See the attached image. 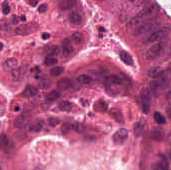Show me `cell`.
<instances>
[{"mask_svg":"<svg viewBox=\"0 0 171 170\" xmlns=\"http://www.w3.org/2000/svg\"><path fill=\"white\" fill-rule=\"evenodd\" d=\"M2 11L5 15H8L10 13L11 8L9 5L8 2L7 1H5L2 4Z\"/></svg>","mask_w":171,"mask_h":170,"instance_id":"74e56055","label":"cell"},{"mask_svg":"<svg viewBox=\"0 0 171 170\" xmlns=\"http://www.w3.org/2000/svg\"><path fill=\"white\" fill-rule=\"evenodd\" d=\"M50 34L48 33H42V38L44 40H47L49 39L50 38Z\"/></svg>","mask_w":171,"mask_h":170,"instance_id":"b9f144b4","label":"cell"},{"mask_svg":"<svg viewBox=\"0 0 171 170\" xmlns=\"http://www.w3.org/2000/svg\"><path fill=\"white\" fill-rule=\"evenodd\" d=\"M104 81L108 86H112L119 85L121 83V80L117 75H111L105 77Z\"/></svg>","mask_w":171,"mask_h":170,"instance_id":"e0dca14e","label":"cell"},{"mask_svg":"<svg viewBox=\"0 0 171 170\" xmlns=\"http://www.w3.org/2000/svg\"><path fill=\"white\" fill-rule=\"evenodd\" d=\"M27 66H21L16 68L12 71V76L15 81H21L23 80L27 74Z\"/></svg>","mask_w":171,"mask_h":170,"instance_id":"ba28073f","label":"cell"},{"mask_svg":"<svg viewBox=\"0 0 171 170\" xmlns=\"http://www.w3.org/2000/svg\"><path fill=\"white\" fill-rule=\"evenodd\" d=\"M58 107L61 110L64 112H69L73 107V105L70 101H62L58 104Z\"/></svg>","mask_w":171,"mask_h":170,"instance_id":"d4e9b609","label":"cell"},{"mask_svg":"<svg viewBox=\"0 0 171 170\" xmlns=\"http://www.w3.org/2000/svg\"><path fill=\"white\" fill-rule=\"evenodd\" d=\"M50 84L51 81L50 79H49L48 78H42L39 83V86L43 89H46L48 88L50 86Z\"/></svg>","mask_w":171,"mask_h":170,"instance_id":"e575fe53","label":"cell"},{"mask_svg":"<svg viewBox=\"0 0 171 170\" xmlns=\"http://www.w3.org/2000/svg\"><path fill=\"white\" fill-rule=\"evenodd\" d=\"M76 4V0H63L59 3L58 6L62 10H69L75 7Z\"/></svg>","mask_w":171,"mask_h":170,"instance_id":"ac0fdd59","label":"cell"},{"mask_svg":"<svg viewBox=\"0 0 171 170\" xmlns=\"http://www.w3.org/2000/svg\"><path fill=\"white\" fill-rule=\"evenodd\" d=\"M62 48L63 55L65 58L70 55L74 51V48L73 44L71 40L68 38L64 39L62 43Z\"/></svg>","mask_w":171,"mask_h":170,"instance_id":"9c48e42d","label":"cell"},{"mask_svg":"<svg viewBox=\"0 0 171 170\" xmlns=\"http://www.w3.org/2000/svg\"><path fill=\"white\" fill-rule=\"evenodd\" d=\"M10 142L8 137L6 134H1L0 135V151L7 152L10 147Z\"/></svg>","mask_w":171,"mask_h":170,"instance_id":"9a60e30c","label":"cell"},{"mask_svg":"<svg viewBox=\"0 0 171 170\" xmlns=\"http://www.w3.org/2000/svg\"><path fill=\"white\" fill-rule=\"evenodd\" d=\"M164 132L161 129H156L155 130L152 134V138L156 140L160 141L164 137Z\"/></svg>","mask_w":171,"mask_h":170,"instance_id":"4dcf8cb0","label":"cell"},{"mask_svg":"<svg viewBox=\"0 0 171 170\" xmlns=\"http://www.w3.org/2000/svg\"><path fill=\"white\" fill-rule=\"evenodd\" d=\"M159 25L156 23H146L140 26L134 31V35L136 36H140L143 35H148L159 30Z\"/></svg>","mask_w":171,"mask_h":170,"instance_id":"7a4b0ae2","label":"cell"},{"mask_svg":"<svg viewBox=\"0 0 171 170\" xmlns=\"http://www.w3.org/2000/svg\"><path fill=\"white\" fill-rule=\"evenodd\" d=\"M78 80L81 84H89L91 82L92 78L88 75L82 74L79 76Z\"/></svg>","mask_w":171,"mask_h":170,"instance_id":"f546056e","label":"cell"},{"mask_svg":"<svg viewBox=\"0 0 171 170\" xmlns=\"http://www.w3.org/2000/svg\"><path fill=\"white\" fill-rule=\"evenodd\" d=\"M130 1H131V2H134V1H135V0H130Z\"/></svg>","mask_w":171,"mask_h":170,"instance_id":"7dc6e473","label":"cell"},{"mask_svg":"<svg viewBox=\"0 0 171 170\" xmlns=\"http://www.w3.org/2000/svg\"><path fill=\"white\" fill-rule=\"evenodd\" d=\"M120 58L122 61L127 65H132L134 63L133 58L126 51H122L120 52Z\"/></svg>","mask_w":171,"mask_h":170,"instance_id":"ffe728a7","label":"cell"},{"mask_svg":"<svg viewBox=\"0 0 171 170\" xmlns=\"http://www.w3.org/2000/svg\"><path fill=\"white\" fill-rule=\"evenodd\" d=\"M154 169L158 170H168L169 168V164L166 157L163 154H160L158 157V163L155 164Z\"/></svg>","mask_w":171,"mask_h":170,"instance_id":"8fae6325","label":"cell"},{"mask_svg":"<svg viewBox=\"0 0 171 170\" xmlns=\"http://www.w3.org/2000/svg\"><path fill=\"white\" fill-rule=\"evenodd\" d=\"M18 65V61L14 58H9L6 60L4 65V68L7 72H12Z\"/></svg>","mask_w":171,"mask_h":170,"instance_id":"4fadbf2b","label":"cell"},{"mask_svg":"<svg viewBox=\"0 0 171 170\" xmlns=\"http://www.w3.org/2000/svg\"><path fill=\"white\" fill-rule=\"evenodd\" d=\"M142 110L145 114H148L151 110V94L148 88L143 90L141 93Z\"/></svg>","mask_w":171,"mask_h":170,"instance_id":"3957f363","label":"cell"},{"mask_svg":"<svg viewBox=\"0 0 171 170\" xmlns=\"http://www.w3.org/2000/svg\"><path fill=\"white\" fill-rule=\"evenodd\" d=\"M100 1H104V0H100Z\"/></svg>","mask_w":171,"mask_h":170,"instance_id":"c3c4849f","label":"cell"},{"mask_svg":"<svg viewBox=\"0 0 171 170\" xmlns=\"http://www.w3.org/2000/svg\"><path fill=\"white\" fill-rule=\"evenodd\" d=\"M159 7L156 4L151 5L146 8L144 9L138 14L135 19L134 23H139L140 20L143 18H152L159 12Z\"/></svg>","mask_w":171,"mask_h":170,"instance_id":"6da1fadb","label":"cell"},{"mask_svg":"<svg viewBox=\"0 0 171 170\" xmlns=\"http://www.w3.org/2000/svg\"><path fill=\"white\" fill-rule=\"evenodd\" d=\"M71 38L75 43L79 44L81 43L83 41L84 38L82 33L80 32H76L72 35Z\"/></svg>","mask_w":171,"mask_h":170,"instance_id":"f1b7e54d","label":"cell"},{"mask_svg":"<svg viewBox=\"0 0 171 170\" xmlns=\"http://www.w3.org/2000/svg\"><path fill=\"white\" fill-rule=\"evenodd\" d=\"M60 93L57 90H53L49 93L46 96V100L48 102H52L56 100L59 97Z\"/></svg>","mask_w":171,"mask_h":170,"instance_id":"484cf974","label":"cell"},{"mask_svg":"<svg viewBox=\"0 0 171 170\" xmlns=\"http://www.w3.org/2000/svg\"><path fill=\"white\" fill-rule=\"evenodd\" d=\"M72 128L76 132L79 133H83L86 131V127L84 125L79 123H76L72 125Z\"/></svg>","mask_w":171,"mask_h":170,"instance_id":"1f68e13d","label":"cell"},{"mask_svg":"<svg viewBox=\"0 0 171 170\" xmlns=\"http://www.w3.org/2000/svg\"><path fill=\"white\" fill-rule=\"evenodd\" d=\"M38 92V90L37 87L31 85H28L26 87L23 93V96L25 98L33 97L36 96Z\"/></svg>","mask_w":171,"mask_h":170,"instance_id":"2e32d148","label":"cell"},{"mask_svg":"<svg viewBox=\"0 0 171 170\" xmlns=\"http://www.w3.org/2000/svg\"><path fill=\"white\" fill-rule=\"evenodd\" d=\"M163 73L164 70L162 68L159 66H156L150 69L148 72V75L150 78H156L162 75Z\"/></svg>","mask_w":171,"mask_h":170,"instance_id":"44dd1931","label":"cell"},{"mask_svg":"<svg viewBox=\"0 0 171 170\" xmlns=\"http://www.w3.org/2000/svg\"><path fill=\"white\" fill-rule=\"evenodd\" d=\"M27 3L32 7H36L39 3V0H26Z\"/></svg>","mask_w":171,"mask_h":170,"instance_id":"ab89813d","label":"cell"},{"mask_svg":"<svg viewBox=\"0 0 171 170\" xmlns=\"http://www.w3.org/2000/svg\"><path fill=\"white\" fill-rule=\"evenodd\" d=\"M159 87V84L156 81H152L150 83V88L151 91L154 95L158 94V89Z\"/></svg>","mask_w":171,"mask_h":170,"instance_id":"d590c367","label":"cell"},{"mask_svg":"<svg viewBox=\"0 0 171 170\" xmlns=\"http://www.w3.org/2000/svg\"><path fill=\"white\" fill-rule=\"evenodd\" d=\"M163 46L161 44H157L152 46L147 53V58L149 60H154L161 55Z\"/></svg>","mask_w":171,"mask_h":170,"instance_id":"52a82bcc","label":"cell"},{"mask_svg":"<svg viewBox=\"0 0 171 170\" xmlns=\"http://www.w3.org/2000/svg\"><path fill=\"white\" fill-rule=\"evenodd\" d=\"M144 131V127L141 123H138L135 126L134 133L137 136H140L143 134Z\"/></svg>","mask_w":171,"mask_h":170,"instance_id":"d6a6232c","label":"cell"},{"mask_svg":"<svg viewBox=\"0 0 171 170\" xmlns=\"http://www.w3.org/2000/svg\"><path fill=\"white\" fill-rule=\"evenodd\" d=\"M69 20L72 24L74 25H79L82 22V18L78 13L76 12H71L69 15Z\"/></svg>","mask_w":171,"mask_h":170,"instance_id":"603a6c76","label":"cell"},{"mask_svg":"<svg viewBox=\"0 0 171 170\" xmlns=\"http://www.w3.org/2000/svg\"><path fill=\"white\" fill-rule=\"evenodd\" d=\"M170 158H171V152H170Z\"/></svg>","mask_w":171,"mask_h":170,"instance_id":"bcb514c9","label":"cell"},{"mask_svg":"<svg viewBox=\"0 0 171 170\" xmlns=\"http://www.w3.org/2000/svg\"><path fill=\"white\" fill-rule=\"evenodd\" d=\"M94 109L97 112H104L108 109L106 102L103 100H99L94 105Z\"/></svg>","mask_w":171,"mask_h":170,"instance_id":"7402d4cb","label":"cell"},{"mask_svg":"<svg viewBox=\"0 0 171 170\" xmlns=\"http://www.w3.org/2000/svg\"><path fill=\"white\" fill-rule=\"evenodd\" d=\"M4 48L3 43H2V42L0 41V51H1Z\"/></svg>","mask_w":171,"mask_h":170,"instance_id":"ee69618b","label":"cell"},{"mask_svg":"<svg viewBox=\"0 0 171 170\" xmlns=\"http://www.w3.org/2000/svg\"><path fill=\"white\" fill-rule=\"evenodd\" d=\"M154 118L155 121L159 124H164L166 122V119L164 116L159 112L155 113Z\"/></svg>","mask_w":171,"mask_h":170,"instance_id":"83f0119b","label":"cell"},{"mask_svg":"<svg viewBox=\"0 0 171 170\" xmlns=\"http://www.w3.org/2000/svg\"><path fill=\"white\" fill-rule=\"evenodd\" d=\"M49 124L52 127H56L60 123V119L55 117H50L48 119Z\"/></svg>","mask_w":171,"mask_h":170,"instance_id":"8d00e7d4","label":"cell"},{"mask_svg":"<svg viewBox=\"0 0 171 170\" xmlns=\"http://www.w3.org/2000/svg\"><path fill=\"white\" fill-rule=\"evenodd\" d=\"M47 9H48L47 5L46 4H41V5H40V6L39 7L38 10V12L40 13H44L45 12H46Z\"/></svg>","mask_w":171,"mask_h":170,"instance_id":"f35d334b","label":"cell"},{"mask_svg":"<svg viewBox=\"0 0 171 170\" xmlns=\"http://www.w3.org/2000/svg\"><path fill=\"white\" fill-rule=\"evenodd\" d=\"M64 71V68L62 66H56L50 70V73L52 76H60Z\"/></svg>","mask_w":171,"mask_h":170,"instance_id":"4316f807","label":"cell"},{"mask_svg":"<svg viewBox=\"0 0 171 170\" xmlns=\"http://www.w3.org/2000/svg\"><path fill=\"white\" fill-rule=\"evenodd\" d=\"M30 119V116L27 113H23L16 118L14 126L16 128H22L26 125Z\"/></svg>","mask_w":171,"mask_h":170,"instance_id":"30bf717a","label":"cell"},{"mask_svg":"<svg viewBox=\"0 0 171 170\" xmlns=\"http://www.w3.org/2000/svg\"><path fill=\"white\" fill-rule=\"evenodd\" d=\"M167 35V31L163 30H158L150 33L143 40V43H150L163 39Z\"/></svg>","mask_w":171,"mask_h":170,"instance_id":"277c9868","label":"cell"},{"mask_svg":"<svg viewBox=\"0 0 171 170\" xmlns=\"http://www.w3.org/2000/svg\"><path fill=\"white\" fill-rule=\"evenodd\" d=\"M166 114L168 118L171 120V103L169 104L167 107Z\"/></svg>","mask_w":171,"mask_h":170,"instance_id":"60d3db41","label":"cell"},{"mask_svg":"<svg viewBox=\"0 0 171 170\" xmlns=\"http://www.w3.org/2000/svg\"><path fill=\"white\" fill-rule=\"evenodd\" d=\"M128 138V131L125 128H121L117 131L112 137L113 141L115 144L120 145L125 143Z\"/></svg>","mask_w":171,"mask_h":170,"instance_id":"5b68a950","label":"cell"},{"mask_svg":"<svg viewBox=\"0 0 171 170\" xmlns=\"http://www.w3.org/2000/svg\"><path fill=\"white\" fill-rule=\"evenodd\" d=\"M46 51L47 56L54 58L55 56H57L59 54L60 48L58 46L53 45L47 48Z\"/></svg>","mask_w":171,"mask_h":170,"instance_id":"cb8c5ba5","label":"cell"},{"mask_svg":"<svg viewBox=\"0 0 171 170\" xmlns=\"http://www.w3.org/2000/svg\"><path fill=\"white\" fill-rule=\"evenodd\" d=\"M58 63V61L57 59L53 57H49V56H47L44 60V64L47 66H54L57 65Z\"/></svg>","mask_w":171,"mask_h":170,"instance_id":"836d02e7","label":"cell"},{"mask_svg":"<svg viewBox=\"0 0 171 170\" xmlns=\"http://www.w3.org/2000/svg\"><path fill=\"white\" fill-rule=\"evenodd\" d=\"M167 141H168V143L171 145V132L168 135V137H167Z\"/></svg>","mask_w":171,"mask_h":170,"instance_id":"7bdbcfd3","label":"cell"},{"mask_svg":"<svg viewBox=\"0 0 171 170\" xmlns=\"http://www.w3.org/2000/svg\"><path fill=\"white\" fill-rule=\"evenodd\" d=\"M109 114L113 119L118 123H123L124 122L123 115L121 111L117 108H113L110 110Z\"/></svg>","mask_w":171,"mask_h":170,"instance_id":"7c38bea8","label":"cell"},{"mask_svg":"<svg viewBox=\"0 0 171 170\" xmlns=\"http://www.w3.org/2000/svg\"><path fill=\"white\" fill-rule=\"evenodd\" d=\"M36 28L32 23H27L19 26L15 30V33L20 36H27L33 33L36 31Z\"/></svg>","mask_w":171,"mask_h":170,"instance_id":"8992f818","label":"cell"},{"mask_svg":"<svg viewBox=\"0 0 171 170\" xmlns=\"http://www.w3.org/2000/svg\"><path fill=\"white\" fill-rule=\"evenodd\" d=\"M21 19L22 20V21H25L26 20V17L25 16H22V17H21Z\"/></svg>","mask_w":171,"mask_h":170,"instance_id":"f6af8a7d","label":"cell"},{"mask_svg":"<svg viewBox=\"0 0 171 170\" xmlns=\"http://www.w3.org/2000/svg\"><path fill=\"white\" fill-rule=\"evenodd\" d=\"M44 121L41 119H38L34 121L30 124L29 129L31 132L33 133H37L42 130L44 126Z\"/></svg>","mask_w":171,"mask_h":170,"instance_id":"5bb4252c","label":"cell"},{"mask_svg":"<svg viewBox=\"0 0 171 170\" xmlns=\"http://www.w3.org/2000/svg\"><path fill=\"white\" fill-rule=\"evenodd\" d=\"M72 83L71 80L68 78H63L58 82L57 86L59 89L61 90H66L69 89L71 86Z\"/></svg>","mask_w":171,"mask_h":170,"instance_id":"d6986e66","label":"cell"}]
</instances>
